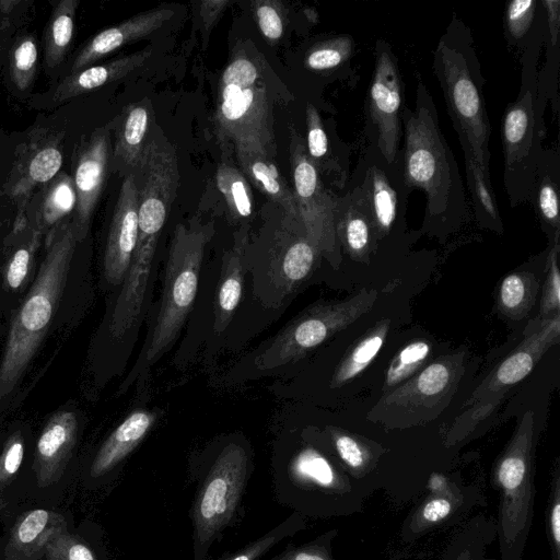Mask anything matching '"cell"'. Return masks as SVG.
Returning <instances> with one entry per match:
<instances>
[{
  "label": "cell",
  "mask_w": 560,
  "mask_h": 560,
  "mask_svg": "<svg viewBox=\"0 0 560 560\" xmlns=\"http://www.w3.org/2000/svg\"><path fill=\"white\" fill-rule=\"evenodd\" d=\"M560 156L555 149L541 152L530 202L551 240L560 235L559 217Z\"/></svg>",
  "instance_id": "cell-31"
},
{
  "label": "cell",
  "mask_w": 560,
  "mask_h": 560,
  "mask_svg": "<svg viewBox=\"0 0 560 560\" xmlns=\"http://www.w3.org/2000/svg\"><path fill=\"white\" fill-rule=\"evenodd\" d=\"M255 21L262 36L271 44L283 35L287 23V9L277 0H255L250 2Z\"/></svg>",
  "instance_id": "cell-49"
},
{
  "label": "cell",
  "mask_w": 560,
  "mask_h": 560,
  "mask_svg": "<svg viewBox=\"0 0 560 560\" xmlns=\"http://www.w3.org/2000/svg\"><path fill=\"white\" fill-rule=\"evenodd\" d=\"M247 237L236 235L234 246L224 254L214 305V330L223 331L241 301Z\"/></svg>",
  "instance_id": "cell-32"
},
{
  "label": "cell",
  "mask_w": 560,
  "mask_h": 560,
  "mask_svg": "<svg viewBox=\"0 0 560 560\" xmlns=\"http://www.w3.org/2000/svg\"><path fill=\"white\" fill-rule=\"evenodd\" d=\"M65 517L56 512L36 509L20 515L12 528L5 560H39L47 542L66 532Z\"/></svg>",
  "instance_id": "cell-26"
},
{
  "label": "cell",
  "mask_w": 560,
  "mask_h": 560,
  "mask_svg": "<svg viewBox=\"0 0 560 560\" xmlns=\"http://www.w3.org/2000/svg\"><path fill=\"white\" fill-rule=\"evenodd\" d=\"M174 13L170 8H155L95 34L75 56L71 73L92 66L127 44L147 37L170 21Z\"/></svg>",
  "instance_id": "cell-22"
},
{
  "label": "cell",
  "mask_w": 560,
  "mask_h": 560,
  "mask_svg": "<svg viewBox=\"0 0 560 560\" xmlns=\"http://www.w3.org/2000/svg\"><path fill=\"white\" fill-rule=\"evenodd\" d=\"M495 539V518L478 513L457 528L438 560H495L487 556Z\"/></svg>",
  "instance_id": "cell-35"
},
{
  "label": "cell",
  "mask_w": 560,
  "mask_h": 560,
  "mask_svg": "<svg viewBox=\"0 0 560 560\" xmlns=\"http://www.w3.org/2000/svg\"><path fill=\"white\" fill-rule=\"evenodd\" d=\"M421 495L401 523L399 538L402 542H415L435 530L454 525L476 506L486 504L478 486L465 485L454 476Z\"/></svg>",
  "instance_id": "cell-16"
},
{
  "label": "cell",
  "mask_w": 560,
  "mask_h": 560,
  "mask_svg": "<svg viewBox=\"0 0 560 560\" xmlns=\"http://www.w3.org/2000/svg\"><path fill=\"white\" fill-rule=\"evenodd\" d=\"M349 178L364 197L378 243L404 226L412 190L405 179L401 150L398 158L388 163L377 148L368 144Z\"/></svg>",
  "instance_id": "cell-13"
},
{
  "label": "cell",
  "mask_w": 560,
  "mask_h": 560,
  "mask_svg": "<svg viewBox=\"0 0 560 560\" xmlns=\"http://www.w3.org/2000/svg\"><path fill=\"white\" fill-rule=\"evenodd\" d=\"M77 244L72 219L47 233L35 279L11 316L0 361V401L14 393L52 327L67 293Z\"/></svg>",
  "instance_id": "cell-2"
},
{
  "label": "cell",
  "mask_w": 560,
  "mask_h": 560,
  "mask_svg": "<svg viewBox=\"0 0 560 560\" xmlns=\"http://www.w3.org/2000/svg\"><path fill=\"white\" fill-rule=\"evenodd\" d=\"M465 161L466 183L470 194L475 215L480 224L500 230L502 221L495 196L488 176L480 168L474 156L467 150H462Z\"/></svg>",
  "instance_id": "cell-40"
},
{
  "label": "cell",
  "mask_w": 560,
  "mask_h": 560,
  "mask_svg": "<svg viewBox=\"0 0 560 560\" xmlns=\"http://www.w3.org/2000/svg\"><path fill=\"white\" fill-rule=\"evenodd\" d=\"M236 156L246 179L277 203L285 215L300 220L293 191L282 178L273 160L248 151H237Z\"/></svg>",
  "instance_id": "cell-33"
},
{
  "label": "cell",
  "mask_w": 560,
  "mask_h": 560,
  "mask_svg": "<svg viewBox=\"0 0 560 560\" xmlns=\"http://www.w3.org/2000/svg\"><path fill=\"white\" fill-rule=\"evenodd\" d=\"M546 535L551 560H560V458L551 471L545 513Z\"/></svg>",
  "instance_id": "cell-47"
},
{
  "label": "cell",
  "mask_w": 560,
  "mask_h": 560,
  "mask_svg": "<svg viewBox=\"0 0 560 560\" xmlns=\"http://www.w3.org/2000/svg\"><path fill=\"white\" fill-rule=\"evenodd\" d=\"M215 182L233 217L249 218L253 213V194L244 174L233 165L221 164Z\"/></svg>",
  "instance_id": "cell-44"
},
{
  "label": "cell",
  "mask_w": 560,
  "mask_h": 560,
  "mask_svg": "<svg viewBox=\"0 0 560 560\" xmlns=\"http://www.w3.org/2000/svg\"><path fill=\"white\" fill-rule=\"evenodd\" d=\"M77 196L73 178L57 174L46 187L35 215V228L48 233L75 209Z\"/></svg>",
  "instance_id": "cell-38"
},
{
  "label": "cell",
  "mask_w": 560,
  "mask_h": 560,
  "mask_svg": "<svg viewBox=\"0 0 560 560\" xmlns=\"http://www.w3.org/2000/svg\"><path fill=\"white\" fill-rule=\"evenodd\" d=\"M535 450V421L527 411L491 470L500 560H522L525 551L534 518Z\"/></svg>",
  "instance_id": "cell-7"
},
{
  "label": "cell",
  "mask_w": 560,
  "mask_h": 560,
  "mask_svg": "<svg viewBox=\"0 0 560 560\" xmlns=\"http://www.w3.org/2000/svg\"><path fill=\"white\" fill-rule=\"evenodd\" d=\"M149 410L131 412L103 442L90 467V475L101 479L113 472L142 442L155 422Z\"/></svg>",
  "instance_id": "cell-28"
},
{
  "label": "cell",
  "mask_w": 560,
  "mask_h": 560,
  "mask_svg": "<svg viewBox=\"0 0 560 560\" xmlns=\"http://www.w3.org/2000/svg\"><path fill=\"white\" fill-rule=\"evenodd\" d=\"M464 354L444 355L385 393L378 407L419 410L445 399L456 388L463 374Z\"/></svg>",
  "instance_id": "cell-18"
},
{
  "label": "cell",
  "mask_w": 560,
  "mask_h": 560,
  "mask_svg": "<svg viewBox=\"0 0 560 560\" xmlns=\"http://www.w3.org/2000/svg\"><path fill=\"white\" fill-rule=\"evenodd\" d=\"M2 335H3V334H2V329H1V331H0V339H1Z\"/></svg>",
  "instance_id": "cell-54"
},
{
  "label": "cell",
  "mask_w": 560,
  "mask_h": 560,
  "mask_svg": "<svg viewBox=\"0 0 560 560\" xmlns=\"http://www.w3.org/2000/svg\"><path fill=\"white\" fill-rule=\"evenodd\" d=\"M402 166L408 187L425 195L423 226L436 232L458 225L468 212L457 161L442 133L433 97L421 78L415 108L401 113Z\"/></svg>",
  "instance_id": "cell-1"
},
{
  "label": "cell",
  "mask_w": 560,
  "mask_h": 560,
  "mask_svg": "<svg viewBox=\"0 0 560 560\" xmlns=\"http://www.w3.org/2000/svg\"><path fill=\"white\" fill-rule=\"evenodd\" d=\"M46 560H100L81 537L67 532L54 536L45 547Z\"/></svg>",
  "instance_id": "cell-51"
},
{
  "label": "cell",
  "mask_w": 560,
  "mask_h": 560,
  "mask_svg": "<svg viewBox=\"0 0 560 560\" xmlns=\"http://www.w3.org/2000/svg\"><path fill=\"white\" fill-rule=\"evenodd\" d=\"M290 164L292 191L306 235L320 254H331L337 242L335 208L339 195L327 187L294 129L290 133Z\"/></svg>",
  "instance_id": "cell-14"
},
{
  "label": "cell",
  "mask_w": 560,
  "mask_h": 560,
  "mask_svg": "<svg viewBox=\"0 0 560 560\" xmlns=\"http://www.w3.org/2000/svg\"><path fill=\"white\" fill-rule=\"evenodd\" d=\"M389 329V320H382L350 349L331 378V387H339L365 370L382 349Z\"/></svg>",
  "instance_id": "cell-41"
},
{
  "label": "cell",
  "mask_w": 560,
  "mask_h": 560,
  "mask_svg": "<svg viewBox=\"0 0 560 560\" xmlns=\"http://www.w3.org/2000/svg\"><path fill=\"white\" fill-rule=\"evenodd\" d=\"M432 68L462 150L470 152L483 173L491 176L485 78L471 32L456 14L438 42Z\"/></svg>",
  "instance_id": "cell-4"
},
{
  "label": "cell",
  "mask_w": 560,
  "mask_h": 560,
  "mask_svg": "<svg viewBox=\"0 0 560 560\" xmlns=\"http://www.w3.org/2000/svg\"><path fill=\"white\" fill-rule=\"evenodd\" d=\"M215 127L235 152L276 156L272 102L262 60L245 49L235 51L219 82Z\"/></svg>",
  "instance_id": "cell-6"
},
{
  "label": "cell",
  "mask_w": 560,
  "mask_h": 560,
  "mask_svg": "<svg viewBox=\"0 0 560 560\" xmlns=\"http://www.w3.org/2000/svg\"><path fill=\"white\" fill-rule=\"evenodd\" d=\"M43 233L33 226L26 237L12 244L0 264V304L11 313L22 302L35 279L38 269L36 254Z\"/></svg>",
  "instance_id": "cell-25"
},
{
  "label": "cell",
  "mask_w": 560,
  "mask_h": 560,
  "mask_svg": "<svg viewBox=\"0 0 560 560\" xmlns=\"http://www.w3.org/2000/svg\"><path fill=\"white\" fill-rule=\"evenodd\" d=\"M79 416L73 409H61L46 421L36 442L33 469L37 483L48 487L65 472L79 435Z\"/></svg>",
  "instance_id": "cell-21"
},
{
  "label": "cell",
  "mask_w": 560,
  "mask_h": 560,
  "mask_svg": "<svg viewBox=\"0 0 560 560\" xmlns=\"http://www.w3.org/2000/svg\"><path fill=\"white\" fill-rule=\"evenodd\" d=\"M138 186V237L159 238L179 186L175 148L166 138L152 136L139 168L132 173Z\"/></svg>",
  "instance_id": "cell-15"
},
{
  "label": "cell",
  "mask_w": 560,
  "mask_h": 560,
  "mask_svg": "<svg viewBox=\"0 0 560 560\" xmlns=\"http://www.w3.org/2000/svg\"><path fill=\"white\" fill-rule=\"evenodd\" d=\"M560 314L540 318L528 335L472 392L466 409L454 421L445 436L447 447L467 439L476 427L499 407L508 390L524 380L546 351L558 343Z\"/></svg>",
  "instance_id": "cell-9"
},
{
  "label": "cell",
  "mask_w": 560,
  "mask_h": 560,
  "mask_svg": "<svg viewBox=\"0 0 560 560\" xmlns=\"http://www.w3.org/2000/svg\"><path fill=\"white\" fill-rule=\"evenodd\" d=\"M231 4L229 0H208L199 2V18L203 35V44L208 42L209 34L225 11L226 7Z\"/></svg>",
  "instance_id": "cell-53"
},
{
  "label": "cell",
  "mask_w": 560,
  "mask_h": 560,
  "mask_svg": "<svg viewBox=\"0 0 560 560\" xmlns=\"http://www.w3.org/2000/svg\"><path fill=\"white\" fill-rule=\"evenodd\" d=\"M546 12L547 31L544 40L546 47V61L537 75L536 110L544 120L545 108L548 101H551L553 109L558 113V83L560 62V1L541 0Z\"/></svg>",
  "instance_id": "cell-34"
},
{
  "label": "cell",
  "mask_w": 560,
  "mask_h": 560,
  "mask_svg": "<svg viewBox=\"0 0 560 560\" xmlns=\"http://www.w3.org/2000/svg\"><path fill=\"white\" fill-rule=\"evenodd\" d=\"M151 52V48L148 47L71 73L63 78L56 86L52 102L60 103L121 79L141 67L149 59Z\"/></svg>",
  "instance_id": "cell-29"
},
{
  "label": "cell",
  "mask_w": 560,
  "mask_h": 560,
  "mask_svg": "<svg viewBox=\"0 0 560 560\" xmlns=\"http://www.w3.org/2000/svg\"><path fill=\"white\" fill-rule=\"evenodd\" d=\"M306 152L322 178L328 176L330 185L342 190L349 180L350 149L345 144L334 148L332 139L316 106L308 102L305 107Z\"/></svg>",
  "instance_id": "cell-27"
},
{
  "label": "cell",
  "mask_w": 560,
  "mask_h": 560,
  "mask_svg": "<svg viewBox=\"0 0 560 560\" xmlns=\"http://www.w3.org/2000/svg\"><path fill=\"white\" fill-rule=\"evenodd\" d=\"M404 101L405 83L398 58L388 42L378 39L365 98L364 133L368 144L377 148L388 163H393L401 150Z\"/></svg>",
  "instance_id": "cell-12"
},
{
  "label": "cell",
  "mask_w": 560,
  "mask_h": 560,
  "mask_svg": "<svg viewBox=\"0 0 560 560\" xmlns=\"http://www.w3.org/2000/svg\"><path fill=\"white\" fill-rule=\"evenodd\" d=\"M504 34L510 46L521 54L534 40L544 38L547 31L546 12L541 0H513L505 4Z\"/></svg>",
  "instance_id": "cell-36"
},
{
  "label": "cell",
  "mask_w": 560,
  "mask_h": 560,
  "mask_svg": "<svg viewBox=\"0 0 560 560\" xmlns=\"http://www.w3.org/2000/svg\"><path fill=\"white\" fill-rule=\"evenodd\" d=\"M354 40L349 34H339L314 43L306 51L307 70L327 75L349 77L354 55Z\"/></svg>",
  "instance_id": "cell-37"
},
{
  "label": "cell",
  "mask_w": 560,
  "mask_h": 560,
  "mask_svg": "<svg viewBox=\"0 0 560 560\" xmlns=\"http://www.w3.org/2000/svg\"><path fill=\"white\" fill-rule=\"evenodd\" d=\"M376 299V291L363 289L341 302L313 306L279 332L258 355V369L271 370L302 358L368 313Z\"/></svg>",
  "instance_id": "cell-11"
},
{
  "label": "cell",
  "mask_w": 560,
  "mask_h": 560,
  "mask_svg": "<svg viewBox=\"0 0 560 560\" xmlns=\"http://www.w3.org/2000/svg\"><path fill=\"white\" fill-rule=\"evenodd\" d=\"M110 140L106 129L95 131L81 150L74 171L77 203L72 223L78 243L88 235L109 166Z\"/></svg>",
  "instance_id": "cell-19"
},
{
  "label": "cell",
  "mask_w": 560,
  "mask_h": 560,
  "mask_svg": "<svg viewBox=\"0 0 560 560\" xmlns=\"http://www.w3.org/2000/svg\"><path fill=\"white\" fill-rule=\"evenodd\" d=\"M536 292L537 281L532 273H510L500 285V310L511 318L521 319L532 307Z\"/></svg>",
  "instance_id": "cell-43"
},
{
  "label": "cell",
  "mask_w": 560,
  "mask_h": 560,
  "mask_svg": "<svg viewBox=\"0 0 560 560\" xmlns=\"http://www.w3.org/2000/svg\"><path fill=\"white\" fill-rule=\"evenodd\" d=\"M272 489L279 504L306 518L360 513L371 497L330 450L310 440L285 441L276 447Z\"/></svg>",
  "instance_id": "cell-3"
},
{
  "label": "cell",
  "mask_w": 560,
  "mask_h": 560,
  "mask_svg": "<svg viewBox=\"0 0 560 560\" xmlns=\"http://www.w3.org/2000/svg\"><path fill=\"white\" fill-rule=\"evenodd\" d=\"M338 529L326 530L314 539L295 545L289 542L284 549L269 560H335L332 557V542Z\"/></svg>",
  "instance_id": "cell-48"
},
{
  "label": "cell",
  "mask_w": 560,
  "mask_h": 560,
  "mask_svg": "<svg viewBox=\"0 0 560 560\" xmlns=\"http://www.w3.org/2000/svg\"><path fill=\"white\" fill-rule=\"evenodd\" d=\"M559 237L552 240V246L547 259V279L545 293L541 299V318L559 313L560 306V275L558 268Z\"/></svg>",
  "instance_id": "cell-52"
},
{
  "label": "cell",
  "mask_w": 560,
  "mask_h": 560,
  "mask_svg": "<svg viewBox=\"0 0 560 560\" xmlns=\"http://www.w3.org/2000/svg\"><path fill=\"white\" fill-rule=\"evenodd\" d=\"M348 187L339 195L335 208L336 237L353 257H363L378 244L375 226L358 185L349 178Z\"/></svg>",
  "instance_id": "cell-24"
},
{
  "label": "cell",
  "mask_w": 560,
  "mask_h": 560,
  "mask_svg": "<svg viewBox=\"0 0 560 560\" xmlns=\"http://www.w3.org/2000/svg\"><path fill=\"white\" fill-rule=\"evenodd\" d=\"M214 233L212 222L197 219L176 225L165 268L160 310L132 374L142 372L170 348L195 302L207 244Z\"/></svg>",
  "instance_id": "cell-8"
},
{
  "label": "cell",
  "mask_w": 560,
  "mask_h": 560,
  "mask_svg": "<svg viewBox=\"0 0 560 560\" xmlns=\"http://www.w3.org/2000/svg\"><path fill=\"white\" fill-rule=\"evenodd\" d=\"M61 141L56 136L33 139L14 164L4 190L13 199L25 198L55 178L62 165Z\"/></svg>",
  "instance_id": "cell-23"
},
{
  "label": "cell",
  "mask_w": 560,
  "mask_h": 560,
  "mask_svg": "<svg viewBox=\"0 0 560 560\" xmlns=\"http://www.w3.org/2000/svg\"><path fill=\"white\" fill-rule=\"evenodd\" d=\"M430 353L431 345L424 340H416L405 346L387 368L383 390L387 393L415 375Z\"/></svg>",
  "instance_id": "cell-45"
},
{
  "label": "cell",
  "mask_w": 560,
  "mask_h": 560,
  "mask_svg": "<svg viewBox=\"0 0 560 560\" xmlns=\"http://www.w3.org/2000/svg\"><path fill=\"white\" fill-rule=\"evenodd\" d=\"M320 253L308 240L300 220L284 214L276 236L267 276L276 293H290L312 271Z\"/></svg>",
  "instance_id": "cell-20"
},
{
  "label": "cell",
  "mask_w": 560,
  "mask_h": 560,
  "mask_svg": "<svg viewBox=\"0 0 560 560\" xmlns=\"http://www.w3.org/2000/svg\"><path fill=\"white\" fill-rule=\"evenodd\" d=\"M536 96L537 83L521 82L516 100L502 117L503 183L512 208L530 201L544 150L546 127L536 110Z\"/></svg>",
  "instance_id": "cell-10"
},
{
  "label": "cell",
  "mask_w": 560,
  "mask_h": 560,
  "mask_svg": "<svg viewBox=\"0 0 560 560\" xmlns=\"http://www.w3.org/2000/svg\"><path fill=\"white\" fill-rule=\"evenodd\" d=\"M78 0H62L54 8L44 34L45 61L49 69L63 61L72 40Z\"/></svg>",
  "instance_id": "cell-39"
},
{
  "label": "cell",
  "mask_w": 560,
  "mask_h": 560,
  "mask_svg": "<svg viewBox=\"0 0 560 560\" xmlns=\"http://www.w3.org/2000/svg\"><path fill=\"white\" fill-rule=\"evenodd\" d=\"M138 197L135 175H125L109 225L103 260V276L110 285L122 284L137 245Z\"/></svg>",
  "instance_id": "cell-17"
},
{
  "label": "cell",
  "mask_w": 560,
  "mask_h": 560,
  "mask_svg": "<svg viewBox=\"0 0 560 560\" xmlns=\"http://www.w3.org/2000/svg\"><path fill=\"white\" fill-rule=\"evenodd\" d=\"M253 470L250 448L242 440L219 442L195 460L189 511L192 560H208L212 546L236 524Z\"/></svg>",
  "instance_id": "cell-5"
},
{
  "label": "cell",
  "mask_w": 560,
  "mask_h": 560,
  "mask_svg": "<svg viewBox=\"0 0 560 560\" xmlns=\"http://www.w3.org/2000/svg\"><path fill=\"white\" fill-rule=\"evenodd\" d=\"M306 517L296 512H292L281 523L273 526L264 535L249 541L240 549L222 556L218 560H261L282 540L304 530L306 528Z\"/></svg>",
  "instance_id": "cell-42"
},
{
  "label": "cell",
  "mask_w": 560,
  "mask_h": 560,
  "mask_svg": "<svg viewBox=\"0 0 560 560\" xmlns=\"http://www.w3.org/2000/svg\"><path fill=\"white\" fill-rule=\"evenodd\" d=\"M37 43L34 36L21 37L12 47L10 56V77L21 91L30 88L37 67Z\"/></svg>",
  "instance_id": "cell-46"
},
{
  "label": "cell",
  "mask_w": 560,
  "mask_h": 560,
  "mask_svg": "<svg viewBox=\"0 0 560 560\" xmlns=\"http://www.w3.org/2000/svg\"><path fill=\"white\" fill-rule=\"evenodd\" d=\"M25 427H15L3 443L0 452V491H2L18 474L25 454Z\"/></svg>",
  "instance_id": "cell-50"
},
{
  "label": "cell",
  "mask_w": 560,
  "mask_h": 560,
  "mask_svg": "<svg viewBox=\"0 0 560 560\" xmlns=\"http://www.w3.org/2000/svg\"><path fill=\"white\" fill-rule=\"evenodd\" d=\"M151 109L147 101L130 105L124 113L113 153L115 166L125 175L135 173L150 140Z\"/></svg>",
  "instance_id": "cell-30"
}]
</instances>
